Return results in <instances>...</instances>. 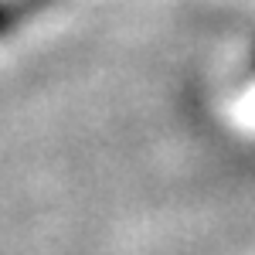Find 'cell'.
<instances>
[{
  "instance_id": "obj_1",
  "label": "cell",
  "mask_w": 255,
  "mask_h": 255,
  "mask_svg": "<svg viewBox=\"0 0 255 255\" xmlns=\"http://www.w3.org/2000/svg\"><path fill=\"white\" fill-rule=\"evenodd\" d=\"M14 20H17V10H14L10 3H3V0H0V34H3L7 27H14Z\"/></svg>"
}]
</instances>
